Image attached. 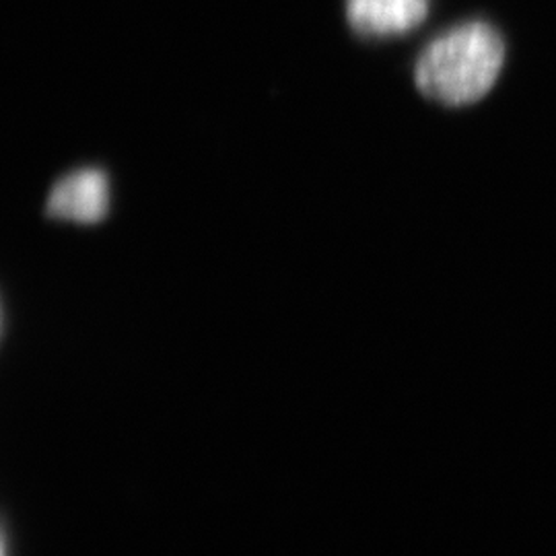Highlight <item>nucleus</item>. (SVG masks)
<instances>
[{"label": "nucleus", "instance_id": "nucleus-3", "mask_svg": "<svg viewBox=\"0 0 556 556\" xmlns=\"http://www.w3.org/2000/svg\"><path fill=\"white\" fill-rule=\"evenodd\" d=\"M429 0H346V20L361 38L386 40L417 29Z\"/></svg>", "mask_w": 556, "mask_h": 556}, {"label": "nucleus", "instance_id": "nucleus-1", "mask_svg": "<svg viewBox=\"0 0 556 556\" xmlns=\"http://www.w3.org/2000/svg\"><path fill=\"white\" fill-rule=\"evenodd\" d=\"M505 64V43L484 21L457 25L431 41L417 60L418 89L441 105L459 108L482 100Z\"/></svg>", "mask_w": 556, "mask_h": 556}, {"label": "nucleus", "instance_id": "nucleus-2", "mask_svg": "<svg viewBox=\"0 0 556 556\" xmlns=\"http://www.w3.org/2000/svg\"><path fill=\"white\" fill-rule=\"evenodd\" d=\"M112 211V184L100 167H80L60 178L46 200V217L98 225Z\"/></svg>", "mask_w": 556, "mask_h": 556}]
</instances>
